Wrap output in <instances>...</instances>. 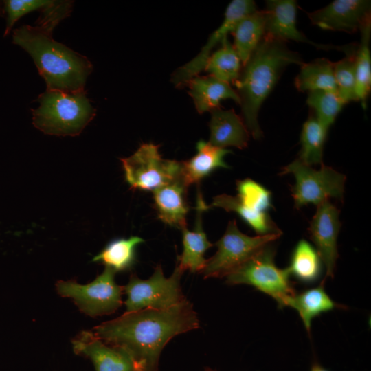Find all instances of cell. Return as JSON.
<instances>
[{
  "mask_svg": "<svg viewBox=\"0 0 371 371\" xmlns=\"http://www.w3.org/2000/svg\"><path fill=\"white\" fill-rule=\"evenodd\" d=\"M199 326L197 314L186 299L167 308L126 312L96 326L94 333L106 344L126 351L135 368L158 371L160 354L166 344Z\"/></svg>",
  "mask_w": 371,
  "mask_h": 371,
  "instance_id": "1",
  "label": "cell"
},
{
  "mask_svg": "<svg viewBox=\"0 0 371 371\" xmlns=\"http://www.w3.org/2000/svg\"><path fill=\"white\" fill-rule=\"evenodd\" d=\"M52 32L38 25H23L14 30L12 42L32 58L47 90H85L93 65L87 57L56 41Z\"/></svg>",
  "mask_w": 371,
  "mask_h": 371,
  "instance_id": "2",
  "label": "cell"
},
{
  "mask_svg": "<svg viewBox=\"0 0 371 371\" xmlns=\"http://www.w3.org/2000/svg\"><path fill=\"white\" fill-rule=\"evenodd\" d=\"M300 56L286 43L263 36L251 54L238 79L234 82L240 98L243 120L249 134L260 139L262 132L258 115L262 104L288 65H302Z\"/></svg>",
  "mask_w": 371,
  "mask_h": 371,
  "instance_id": "3",
  "label": "cell"
},
{
  "mask_svg": "<svg viewBox=\"0 0 371 371\" xmlns=\"http://www.w3.org/2000/svg\"><path fill=\"white\" fill-rule=\"evenodd\" d=\"M37 101L38 107L32 109V122L47 135H78L95 115L85 90L66 92L46 89Z\"/></svg>",
  "mask_w": 371,
  "mask_h": 371,
  "instance_id": "4",
  "label": "cell"
},
{
  "mask_svg": "<svg viewBox=\"0 0 371 371\" xmlns=\"http://www.w3.org/2000/svg\"><path fill=\"white\" fill-rule=\"evenodd\" d=\"M275 247L265 245L245 263L226 276L230 285L248 284L269 295L279 307L287 306L296 292L289 280L288 268L281 269L274 262Z\"/></svg>",
  "mask_w": 371,
  "mask_h": 371,
  "instance_id": "5",
  "label": "cell"
},
{
  "mask_svg": "<svg viewBox=\"0 0 371 371\" xmlns=\"http://www.w3.org/2000/svg\"><path fill=\"white\" fill-rule=\"evenodd\" d=\"M282 174L295 177L291 192L297 209L308 204L317 206L330 198L343 199L346 176L331 167L322 164L315 170L297 159L284 167Z\"/></svg>",
  "mask_w": 371,
  "mask_h": 371,
  "instance_id": "6",
  "label": "cell"
},
{
  "mask_svg": "<svg viewBox=\"0 0 371 371\" xmlns=\"http://www.w3.org/2000/svg\"><path fill=\"white\" fill-rule=\"evenodd\" d=\"M184 271L177 265L169 278L164 275L160 265L147 280L132 275L124 287L127 298L124 302L126 312L145 308L164 309L175 306L186 298L180 284Z\"/></svg>",
  "mask_w": 371,
  "mask_h": 371,
  "instance_id": "7",
  "label": "cell"
},
{
  "mask_svg": "<svg viewBox=\"0 0 371 371\" xmlns=\"http://www.w3.org/2000/svg\"><path fill=\"white\" fill-rule=\"evenodd\" d=\"M281 234L249 236L238 229L235 220L229 221L225 234L216 243V254L207 260L201 273L205 278L226 277Z\"/></svg>",
  "mask_w": 371,
  "mask_h": 371,
  "instance_id": "8",
  "label": "cell"
},
{
  "mask_svg": "<svg viewBox=\"0 0 371 371\" xmlns=\"http://www.w3.org/2000/svg\"><path fill=\"white\" fill-rule=\"evenodd\" d=\"M120 160L132 190L153 192L181 177V161L163 159L159 146L153 143L142 144L132 155Z\"/></svg>",
  "mask_w": 371,
  "mask_h": 371,
  "instance_id": "9",
  "label": "cell"
},
{
  "mask_svg": "<svg viewBox=\"0 0 371 371\" xmlns=\"http://www.w3.org/2000/svg\"><path fill=\"white\" fill-rule=\"evenodd\" d=\"M115 271L106 267L93 282L80 284L74 280L58 281V293L72 298L79 308L87 315L95 317L111 314L122 303L124 287L115 281Z\"/></svg>",
  "mask_w": 371,
  "mask_h": 371,
  "instance_id": "10",
  "label": "cell"
},
{
  "mask_svg": "<svg viewBox=\"0 0 371 371\" xmlns=\"http://www.w3.org/2000/svg\"><path fill=\"white\" fill-rule=\"evenodd\" d=\"M256 5L251 0H234L226 8L220 26L209 36L199 53L190 61L177 69L171 81L176 87L182 88L204 70L207 61L214 47L221 45L232 34L238 22L247 14L256 11Z\"/></svg>",
  "mask_w": 371,
  "mask_h": 371,
  "instance_id": "11",
  "label": "cell"
},
{
  "mask_svg": "<svg viewBox=\"0 0 371 371\" xmlns=\"http://www.w3.org/2000/svg\"><path fill=\"white\" fill-rule=\"evenodd\" d=\"M307 15L313 25L322 30L353 34L371 20V1L335 0Z\"/></svg>",
  "mask_w": 371,
  "mask_h": 371,
  "instance_id": "12",
  "label": "cell"
},
{
  "mask_svg": "<svg viewBox=\"0 0 371 371\" xmlns=\"http://www.w3.org/2000/svg\"><path fill=\"white\" fill-rule=\"evenodd\" d=\"M339 210L329 201L317 205L308 232L316 247V251L326 269V277L333 278L336 261L339 256L337 239L341 223Z\"/></svg>",
  "mask_w": 371,
  "mask_h": 371,
  "instance_id": "13",
  "label": "cell"
},
{
  "mask_svg": "<svg viewBox=\"0 0 371 371\" xmlns=\"http://www.w3.org/2000/svg\"><path fill=\"white\" fill-rule=\"evenodd\" d=\"M297 3L294 0L266 1L265 36L286 43L288 41L304 43L320 49H339L346 52L348 45L335 46L314 43L297 28Z\"/></svg>",
  "mask_w": 371,
  "mask_h": 371,
  "instance_id": "14",
  "label": "cell"
},
{
  "mask_svg": "<svg viewBox=\"0 0 371 371\" xmlns=\"http://www.w3.org/2000/svg\"><path fill=\"white\" fill-rule=\"evenodd\" d=\"M72 344L74 352L89 357L96 371L135 370L134 361L126 351L107 346L92 332H82Z\"/></svg>",
  "mask_w": 371,
  "mask_h": 371,
  "instance_id": "15",
  "label": "cell"
},
{
  "mask_svg": "<svg viewBox=\"0 0 371 371\" xmlns=\"http://www.w3.org/2000/svg\"><path fill=\"white\" fill-rule=\"evenodd\" d=\"M201 193L199 189L197 194L196 218L193 230L187 226L181 229L183 236V252L178 257L177 265L183 271L188 270L192 273H201L205 267L207 259L205 251L212 246L208 240L202 226V213L207 210Z\"/></svg>",
  "mask_w": 371,
  "mask_h": 371,
  "instance_id": "16",
  "label": "cell"
},
{
  "mask_svg": "<svg viewBox=\"0 0 371 371\" xmlns=\"http://www.w3.org/2000/svg\"><path fill=\"white\" fill-rule=\"evenodd\" d=\"M188 188L180 177L153 192L158 217L165 224L181 229L187 226Z\"/></svg>",
  "mask_w": 371,
  "mask_h": 371,
  "instance_id": "17",
  "label": "cell"
},
{
  "mask_svg": "<svg viewBox=\"0 0 371 371\" xmlns=\"http://www.w3.org/2000/svg\"><path fill=\"white\" fill-rule=\"evenodd\" d=\"M209 142L213 146L225 148L234 146L243 149L248 145L249 133L243 120L233 109L221 108L211 111L209 123Z\"/></svg>",
  "mask_w": 371,
  "mask_h": 371,
  "instance_id": "18",
  "label": "cell"
},
{
  "mask_svg": "<svg viewBox=\"0 0 371 371\" xmlns=\"http://www.w3.org/2000/svg\"><path fill=\"white\" fill-rule=\"evenodd\" d=\"M196 150V154L190 159L181 161V178L187 187L199 183L216 169L229 167L224 157L231 150L213 146L204 140L197 142Z\"/></svg>",
  "mask_w": 371,
  "mask_h": 371,
  "instance_id": "19",
  "label": "cell"
},
{
  "mask_svg": "<svg viewBox=\"0 0 371 371\" xmlns=\"http://www.w3.org/2000/svg\"><path fill=\"white\" fill-rule=\"evenodd\" d=\"M187 85L188 93L199 113L220 108L222 100L231 99L240 104V98L230 85L212 76H196Z\"/></svg>",
  "mask_w": 371,
  "mask_h": 371,
  "instance_id": "20",
  "label": "cell"
},
{
  "mask_svg": "<svg viewBox=\"0 0 371 371\" xmlns=\"http://www.w3.org/2000/svg\"><path fill=\"white\" fill-rule=\"evenodd\" d=\"M265 20L264 10H257L244 16L232 33L234 36L233 47L243 66L265 35Z\"/></svg>",
  "mask_w": 371,
  "mask_h": 371,
  "instance_id": "21",
  "label": "cell"
},
{
  "mask_svg": "<svg viewBox=\"0 0 371 371\" xmlns=\"http://www.w3.org/2000/svg\"><path fill=\"white\" fill-rule=\"evenodd\" d=\"M324 281L314 288L306 289L290 299L287 306L295 309L310 334L312 319L322 313L345 306L333 301L324 290Z\"/></svg>",
  "mask_w": 371,
  "mask_h": 371,
  "instance_id": "22",
  "label": "cell"
},
{
  "mask_svg": "<svg viewBox=\"0 0 371 371\" xmlns=\"http://www.w3.org/2000/svg\"><path fill=\"white\" fill-rule=\"evenodd\" d=\"M299 91H327L337 93L333 63L325 58H317L301 65L295 80Z\"/></svg>",
  "mask_w": 371,
  "mask_h": 371,
  "instance_id": "23",
  "label": "cell"
},
{
  "mask_svg": "<svg viewBox=\"0 0 371 371\" xmlns=\"http://www.w3.org/2000/svg\"><path fill=\"white\" fill-rule=\"evenodd\" d=\"M144 240L139 236L110 241L92 261L101 262L115 272L131 269L136 261V248Z\"/></svg>",
  "mask_w": 371,
  "mask_h": 371,
  "instance_id": "24",
  "label": "cell"
},
{
  "mask_svg": "<svg viewBox=\"0 0 371 371\" xmlns=\"http://www.w3.org/2000/svg\"><path fill=\"white\" fill-rule=\"evenodd\" d=\"M242 63L233 45L226 38L220 47L212 52L204 70L220 80L234 84L240 75Z\"/></svg>",
  "mask_w": 371,
  "mask_h": 371,
  "instance_id": "25",
  "label": "cell"
},
{
  "mask_svg": "<svg viewBox=\"0 0 371 371\" xmlns=\"http://www.w3.org/2000/svg\"><path fill=\"white\" fill-rule=\"evenodd\" d=\"M361 41L357 45L356 53V82L355 95L357 101H360L363 108L371 87V56L370 38L371 20L360 30Z\"/></svg>",
  "mask_w": 371,
  "mask_h": 371,
  "instance_id": "26",
  "label": "cell"
},
{
  "mask_svg": "<svg viewBox=\"0 0 371 371\" xmlns=\"http://www.w3.org/2000/svg\"><path fill=\"white\" fill-rule=\"evenodd\" d=\"M290 275L305 283L316 281L322 271V260L315 248L305 240L295 246L287 267Z\"/></svg>",
  "mask_w": 371,
  "mask_h": 371,
  "instance_id": "27",
  "label": "cell"
},
{
  "mask_svg": "<svg viewBox=\"0 0 371 371\" xmlns=\"http://www.w3.org/2000/svg\"><path fill=\"white\" fill-rule=\"evenodd\" d=\"M210 207H221L227 212H233L240 216L258 236L282 234L268 213L250 212L238 202L236 196L223 194L214 197Z\"/></svg>",
  "mask_w": 371,
  "mask_h": 371,
  "instance_id": "28",
  "label": "cell"
},
{
  "mask_svg": "<svg viewBox=\"0 0 371 371\" xmlns=\"http://www.w3.org/2000/svg\"><path fill=\"white\" fill-rule=\"evenodd\" d=\"M327 132L315 117H310L302 126L301 150L298 159L308 166H322Z\"/></svg>",
  "mask_w": 371,
  "mask_h": 371,
  "instance_id": "29",
  "label": "cell"
},
{
  "mask_svg": "<svg viewBox=\"0 0 371 371\" xmlns=\"http://www.w3.org/2000/svg\"><path fill=\"white\" fill-rule=\"evenodd\" d=\"M357 49V46L353 44L345 53L344 58L333 63L337 93L345 104L357 101L355 95Z\"/></svg>",
  "mask_w": 371,
  "mask_h": 371,
  "instance_id": "30",
  "label": "cell"
},
{
  "mask_svg": "<svg viewBox=\"0 0 371 371\" xmlns=\"http://www.w3.org/2000/svg\"><path fill=\"white\" fill-rule=\"evenodd\" d=\"M306 103L313 109L315 117L326 131L334 123L345 104L337 93L327 91L308 92Z\"/></svg>",
  "mask_w": 371,
  "mask_h": 371,
  "instance_id": "31",
  "label": "cell"
},
{
  "mask_svg": "<svg viewBox=\"0 0 371 371\" xmlns=\"http://www.w3.org/2000/svg\"><path fill=\"white\" fill-rule=\"evenodd\" d=\"M236 196L239 203L245 209L258 213H267L273 208L271 194L264 186L250 179L236 182Z\"/></svg>",
  "mask_w": 371,
  "mask_h": 371,
  "instance_id": "32",
  "label": "cell"
},
{
  "mask_svg": "<svg viewBox=\"0 0 371 371\" xmlns=\"http://www.w3.org/2000/svg\"><path fill=\"white\" fill-rule=\"evenodd\" d=\"M49 0H5L3 1L6 13V25L4 36L11 32L16 22L26 14L34 10L41 11Z\"/></svg>",
  "mask_w": 371,
  "mask_h": 371,
  "instance_id": "33",
  "label": "cell"
},
{
  "mask_svg": "<svg viewBox=\"0 0 371 371\" xmlns=\"http://www.w3.org/2000/svg\"><path fill=\"white\" fill-rule=\"evenodd\" d=\"M73 4L71 1H49L41 10L36 25L53 32L62 20L69 16Z\"/></svg>",
  "mask_w": 371,
  "mask_h": 371,
  "instance_id": "34",
  "label": "cell"
},
{
  "mask_svg": "<svg viewBox=\"0 0 371 371\" xmlns=\"http://www.w3.org/2000/svg\"><path fill=\"white\" fill-rule=\"evenodd\" d=\"M311 371H328L318 363H314L311 368Z\"/></svg>",
  "mask_w": 371,
  "mask_h": 371,
  "instance_id": "35",
  "label": "cell"
},
{
  "mask_svg": "<svg viewBox=\"0 0 371 371\" xmlns=\"http://www.w3.org/2000/svg\"><path fill=\"white\" fill-rule=\"evenodd\" d=\"M205 371H216V370L207 368H205Z\"/></svg>",
  "mask_w": 371,
  "mask_h": 371,
  "instance_id": "36",
  "label": "cell"
},
{
  "mask_svg": "<svg viewBox=\"0 0 371 371\" xmlns=\"http://www.w3.org/2000/svg\"><path fill=\"white\" fill-rule=\"evenodd\" d=\"M134 371H142V370L135 367V370Z\"/></svg>",
  "mask_w": 371,
  "mask_h": 371,
  "instance_id": "37",
  "label": "cell"
},
{
  "mask_svg": "<svg viewBox=\"0 0 371 371\" xmlns=\"http://www.w3.org/2000/svg\"><path fill=\"white\" fill-rule=\"evenodd\" d=\"M1 13H2V10H1V8L0 6V16L1 15Z\"/></svg>",
  "mask_w": 371,
  "mask_h": 371,
  "instance_id": "38",
  "label": "cell"
}]
</instances>
